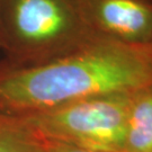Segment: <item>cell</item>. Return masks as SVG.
Here are the masks:
<instances>
[{
    "label": "cell",
    "mask_w": 152,
    "mask_h": 152,
    "mask_svg": "<svg viewBox=\"0 0 152 152\" xmlns=\"http://www.w3.org/2000/svg\"><path fill=\"white\" fill-rule=\"evenodd\" d=\"M0 152H46V140L24 117L0 112Z\"/></svg>",
    "instance_id": "cell-6"
},
{
    "label": "cell",
    "mask_w": 152,
    "mask_h": 152,
    "mask_svg": "<svg viewBox=\"0 0 152 152\" xmlns=\"http://www.w3.org/2000/svg\"><path fill=\"white\" fill-rule=\"evenodd\" d=\"M152 88V44L96 38L70 54L37 65L0 61V112L17 116L65 104Z\"/></svg>",
    "instance_id": "cell-1"
},
{
    "label": "cell",
    "mask_w": 152,
    "mask_h": 152,
    "mask_svg": "<svg viewBox=\"0 0 152 152\" xmlns=\"http://www.w3.org/2000/svg\"><path fill=\"white\" fill-rule=\"evenodd\" d=\"M122 152H152V88L136 92L132 97Z\"/></svg>",
    "instance_id": "cell-5"
},
{
    "label": "cell",
    "mask_w": 152,
    "mask_h": 152,
    "mask_svg": "<svg viewBox=\"0 0 152 152\" xmlns=\"http://www.w3.org/2000/svg\"><path fill=\"white\" fill-rule=\"evenodd\" d=\"M90 32L130 45L152 44V0H77Z\"/></svg>",
    "instance_id": "cell-4"
},
{
    "label": "cell",
    "mask_w": 152,
    "mask_h": 152,
    "mask_svg": "<svg viewBox=\"0 0 152 152\" xmlns=\"http://www.w3.org/2000/svg\"><path fill=\"white\" fill-rule=\"evenodd\" d=\"M133 96L118 94L87 98L22 117L45 140L94 151L122 152Z\"/></svg>",
    "instance_id": "cell-3"
},
{
    "label": "cell",
    "mask_w": 152,
    "mask_h": 152,
    "mask_svg": "<svg viewBox=\"0 0 152 152\" xmlns=\"http://www.w3.org/2000/svg\"><path fill=\"white\" fill-rule=\"evenodd\" d=\"M46 152H100V151H94V150L83 149V148L71 145V144H66V143H62V142L46 140Z\"/></svg>",
    "instance_id": "cell-7"
},
{
    "label": "cell",
    "mask_w": 152,
    "mask_h": 152,
    "mask_svg": "<svg viewBox=\"0 0 152 152\" xmlns=\"http://www.w3.org/2000/svg\"><path fill=\"white\" fill-rule=\"evenodd\" d=\"M96 38L77 0H0V50L9 64L46 63Z\"/></svg>",
    "instance_id": "cell-2"
}]
</instances>
